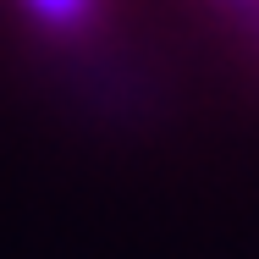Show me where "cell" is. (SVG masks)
Listing matches in <instances>:
<instances>
[{"label":"cell","mask_w":259,"mask_h":259,"mask_svg":"<svg viewBox=\"0 0 259 259\" xmlns=\"http://www.w3.org/2000/svg\"><path fill=\"white\" fill-rule=\"evenodd\" d=\"M22 6L50 28H83L94 17V0H22Z\"/></svg>","instance_id":"1"}]
</instances>
